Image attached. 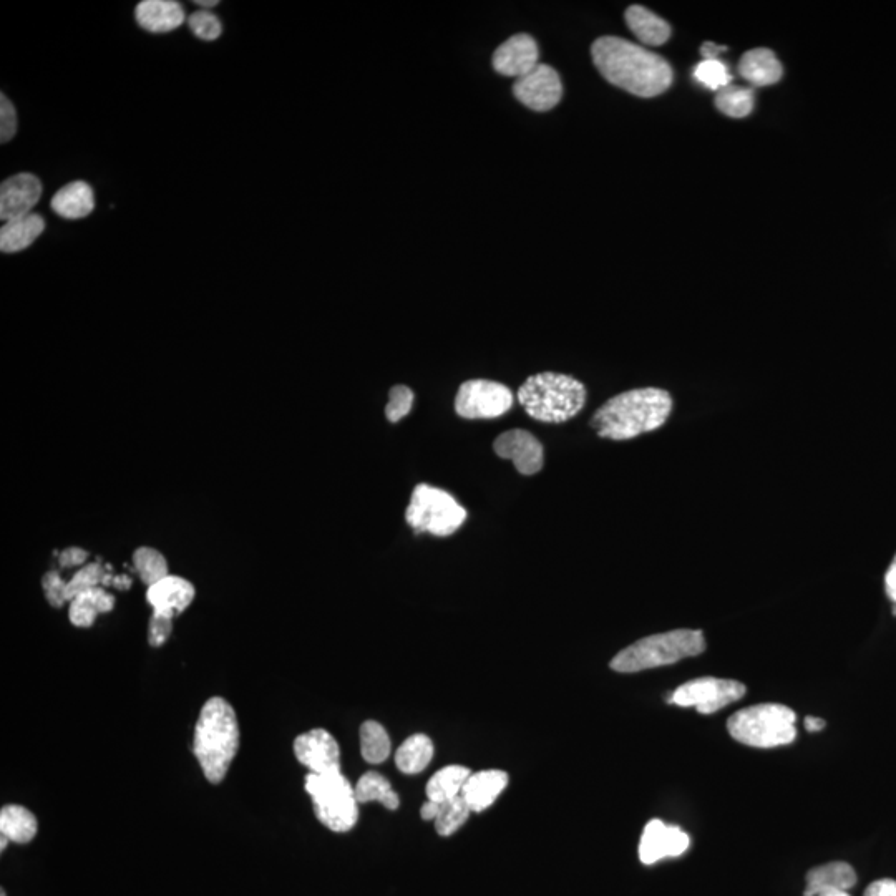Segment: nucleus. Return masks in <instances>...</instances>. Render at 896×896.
<instances>
[{
  "mask_svg": "<svg viewBox=\"0 0 896 896\" xmlns=\"http://www.w3.org/2000/svg\"><path fill=\"white\" fill-rule=\"evenodd\" d=\"M591 55L599 74L636 97H658L671 87L674 74L668 60L629 40L599 37Z\"/></svg>",
  "mask_w": 896,
  "mask_h": 896,
  "instance_id": "f257e3e1",
  "label": "nucleus"
},
{
  "mask_svg": "<svg viewBox=\"0 0 896 896\" xmlns=\"http://www.w3.org/2000/svg\"><path fill=\"white\" fill-rule=\"evenodd\" d=\"M672 412L668 390L646 387L614 395L591 417L601 439L629 440L661 429Z\"/></svg>",
  "mask_w": 896,
  "mask_h": 896,
  "instance_id": "f03ea898",
  "label": "nucleus"
},
{
  "mask_svg": "<svg viewBox=\"0 0 896 896\" xmlns=\"http://www.w3.org/2000/svg\"><path fill=\"white\" fill-rule=\"evenodd\" d=\"M239 749L236 712L223 697H211L196 722L193 750L211 784H221Z\"/></svg>",
  "mask_w": 896,
  "mask_h": 896,
  "instance_id": "7ed1b4c3",
  "label": "nucleus"
},
{
  "mask_svg": "<svg viewBox=\"0 0 896 896\" xmlns=\"http://www.w3.org/2000/svg\"><path fill=\"white\" fill-rule=\"evenodd\" d=\"M517 397L531 419L563 424L585 407L586 387L571 375L541 372L525 380Z\"/></svg>",
  "mask_w": 896,
  "mask_h": 896,
  "instance_id": "20e7f679",
  "label": "nucleus"
},
{
  "mask_svg": "<svg viewBox=\"0 0 896 896\" xmlns=\"http://www.w3.org/2000/svg\"><path fill=\"white\" fill-rule=\"evenodd\" d=\"M706 651L704 633L697 629H674L639 639L614 656L611 669L616 672H641L696 658Z\"/></svg>",
  "mask_w": 896,
  "mask_h": 896,
  "instance_id": "39448f33",
  "label": "nucleus"
},
{
  "mask_svg": "<svg viewBox=\"0 0 896 896\" xmlns=\"http://www.w3.org/2000/svg\"><path fill=\"white\" fill-rule=\"evenodd\" d=\"M797 716L782 704H759L736 712L727 721V731L737 742L757 749L787 746L797 737Z\"/></svg>",
  "mask_w": 896,
  "mask_h": 896,
  "instance_id": "423d86ee",
  "label": "nucleus"
},
{
  "mask_svg": "<svg viewBox=\"0 0 896 896\" xmlns=\"http://www.w3.org/2000/svg\"><path fill=\"white\" fill-rule=\"evenodd\" d=\"M311 797L316 817L322 825L336 833H346L356 827L359 819V802L351 782L342 772L309 774L304 782Z\"/></svg>",
  "mask_w": 896,
  "mask_h": 896,
  "instance_id": "0eeeda50",
  "label": "nucleus"
},
{
  "mask_svg": "<svg viewBox=\"0 0 896 896\" xmlns=\"http://www.w3.org/2000/svg\"><path fill=\"white\" fill-rule=\"evenodd\" d=\"M405 520L415 533L450 536L467 520V512L450 493L420 483L410 497Z\"/></svg>",
  "mask_w": 896,
  "mask_h": 896,
  "instance_id": "6e6552de",
  "label": "nucleus"
},
{
  "mask_svg": "<svg viewBox=\"0 0 896 896\" xmlns=\"http://www.w3.org/2000/svg\"><path fill=\"white\" fill-rule=\"evenodd\" d=\"M746 696V686L732 679L699 677L677 687L669 697L671 704L694 707L699 714H714Z\"/></svg>",
  "mask_w": 896,
  "mask_h": 896,
  "instance_id": "1a4fd4ad",
  "label": "nucleus"
},
{
  "mask_svg": "<svg viewBox=\"0 0 896 896\" xmlns=\"http://www.w3.org/2000/svg\"><path fill=\"white\" fill-rule=\"evenodd\" d=\"M512 407V390L493 380H467L460 385L455 397V412L462 419H497Z\"/></svg>",
  "mask_w": 896,
  "mask_h": 896,
  "instance_id": "9d476101",
  "label": "nucleus"
},
{
  "mask_svg": "<svg viewBox=\"0 0 896 896\" xmlns=\"http://www.w3.org/2000/svg\"><path fill=\"white\" fill-rule=\"evenodd\" d=\"M513 93L525 107L535 112H548L555 108L563 97V83L553 67L536 65L530 74L517 78Z\"/></svg>",
  "mask_w": 896,
  "mask_h": 896,
  "instance_id": "9b49d317",
  "label": "nucleus"
},
{
  "mask_svg": "<svg viewBox=\"0 0 896 896\" xmlns=\"http://www.w3.org/2000/svg\"><path fill=\"white\" fill-rule=\"evenodd\" d=\"M294 755L311 774L341 772V749L324 729H312L294 741Z\"/></svg>",
  "mask_w": 896,
  "mask_h": 896,
  "instance_id": "f8f14e48",
  "label": "nucleus"
},
{
  "mask_svg": "<svg viewBox=\"0 0 896 896\" xmlns=\"http://www.w3.org/2000/svg\"><path fill=\"white\" fill-rule=\"evenodd\" d=\"M691 845V838L681 828L666 825L661 820H651L644 827L643 837L639 842V858L644 865L664 860V858L681 857Z\"/></svg>",
  "mask_w": 896,
  "mask_h": 896,
  "instance_id": "ddd939ff",
  "label": "nucleus"
},
{
  "mask_svg": "<svg viewBox=\"0 0 896 896\" xmlns=\"http://www.w3.org/2000/svg\"><path fill=\"white\" fill-rule=\"evenodd\" d=\"M498 457L510 460L522 475H535L543 468V445L526 430H508L493 442Z\"/></svg>",
  "mask_w": 896,
  "mask_h": 896,
  "instance_id": "4468645a",
  "label": "nucleus"
},
{
  "mask_svg": "<svg viewBox=\"0 0 896 896\" xmlns=\"http://www.w3.org/2000/svg\"><path fill=\"white\" fill-rule=\"evenodd\" d=\"M42 196V183L30 173L10 176L0 186V218L7 221L17 220L34 211Z\"/></svg>",
  "mask_w": 896,
  "mask_h": 896,
  "instance_id": "2eb2a0df",
  "label": "nucleus"
},
{
  "mask_svg": "<svg viewBox=\"0 0 896 896\" xmlns=\"http://www.w3.org/2000/svg\"><path fill=\"white\" fill-rule=\"evenodd\" d=\"M493 69L505 77L520 78L540 65V50L536 40L528 34L513 35L503 42L492 59Z\"/></svg>",
  "mask_w": 896,
  "mask_h": 896,
  "instance_id": "dca6fc26",
  "label": "nucleus"
},
{
  "mask_svg": "<svg viewBox=\"0 0 896 896\" xmlns=\"http://www.w3.org/2000/svg\"><path fill=\"white\" fill-rule=\"evenodd\" d=\"M147 599L153 608V613L175 618L193 603L195 586L185 578L168 575L148 588Z\"/></svg>",
  "mask_w": 896,
  "mask_h": 896,
  "instance_id": "f3484780",
  "label": "nucleus"
},
{
  "mask_svg": "<svg viewBox=\"0 0 896 896\" xmlns=\"http://www.w3.org/2000/svg\"><path fill=\"white\" fill-rule=\"evenodd\" d=\"M508 785V774L503 770H482L470 775L463 787L462 797L472 812H483L495 804Z\"/></svg>",
  "mask_w": 896,
  "mask_h": 896,
  "instance_id": "a211bd4d",
  "label": "nucleus"
},
{
  "mask_svg": "<svg viewBox=\"0 0 896 896\" xmlns=\"http://www.w3.org/2000/svg\"><path fill=\"white\" fill-rule=\"evenodd\" d=\"M137 22L151 34H166L185 22V10L173 0H143L137 5Z\"/></svg>",
  "mask_w": 896,
  "mask_h": 896,
  "instance_id": "6ab92c4d",
  "label": "nucleus"
},
{
  "mask_svg": "<svg viewBox=\"0 0 896 896\" xmlns=\"http://www.w3.org/2000/svg\"><path fill=\"white\" fill-rule=\"evenodd\" d=\"M739 74L755 87H769L779 82L784 69L772 50L754 49L742 55Z\"/></svg>",
  "mask_w": 896,
  "mask_h": 896,
  "instance_id": "aec40b11",
  "label": "nucleus"
},
{
  "mask_svg": "<svg viewBox=\"0 0 896 896\" xmlns=\"http://www.w3.org/2000/svg\"><path fill=\"white\" fill-rule=\"evenodd\" d=\"M50 205L52 210L65 220L87 218L95 208L92 186L85 181H72L55 193Z\"/></svg>",
  "mask_w": 896,
  "mask_h": 896,
  "instance_id": "412c9836",
  "label": "nucleus"
},
{
  "mask_svg": "<svg viewBox=\"0 0 896 896\" xmlns=\"http://www.w3.org/2000/svg\"><path fill=\"white\" fill-rule=\"evenodd\" d=\"M857 883V873L845 862H830L807 873L804 896H817L825 890H850Z\"/></svg>",
  "mask_w": 896,
  "mask_h": 896,
  "instance_id": "4be33fe9",
  "label": "nucleus"
},
{
  "mask_svg": "<svg viewBox=\"0 0 896 896\" xmlns=\"http://www.w3.org/2000/svg\"><path fill=\"white\" fill-rule=\"evenodd\" d=\"M624 17H626L629 30L643 44L658 47V45L666 44L671 37V25L643 5H631L626 10Z\"/></svg>",
  "mask_w": 896,
  "mask_h": 896,
  "instance_id": "5701e85b",
  "label": "nucleus"
},
{
  "mask_svg": "<svg viewBox=\"0 0 896 896\" xmlns=\"http://www.w3.org/2000/svg\"><path fill=\"white\" fill-rule=\"evenodd\" d=\"M45 231V220L40 215L30 213L17 220L7 221L0 229V251L19 253L29 248L35 239Z\"/></svg>",
  "mask_w": 896,
  "mask_h": 896,
  "instance_id": "b1692460",
  "label": "nucleus"
},
{
  "mask_svg": "<svg viewBox=\"0 0 896 896\" xmlns=\"http://www.w3.org/2000/svg\"><path fill=\"white\" fill-rule=\"evenodd\" d=\"M115 606V598L103 588L87 591L70 601V623L77 628H90L98 614L110 613Z\"/></svg>",
  "mask_w": 896,
  "mask_h": 896,
  "instance_id": "393cba45",
  "label": "nucleus"
},
{
  "mask_svg": "<svg viewBox=\"0 0 896 896\" xmlns=\"http://www.w3.org/2000/svg\"><path fill=\"white\" fill-rule=\"evenodd\" d=\"M434 742L425 734H415L395 752V764L397 769L404 774H420L429 767L434 759Z\"/></svg>",
  "mask_w": 896,
  "mask_h": 896,
  "instance_id": "a878e982",
  "label": "nucleus"
},
{
  "mask_svg": "<svg viewBox=\"0 0 896 896\" xmlns=\"http://www.w3.org/2000/svg\"><path fill=\"white\" fill-rule=\"evenodd\" d=\"M470 769L463 765H448L440 769L427 784V797L437 804H445L448 800L462 795L463 787L470 779Z\"/></svg>",
  "mask_w": 896,
  "mask_h": 896,
  "instance_id": "bb28decb",
  "label": "nucleus"
},
{
  "mask_svg": "<svg viewBox=\"0 0 896 896\" xmlns=\"http://www.w3.org/2000/svg\"><path fill=\"white\" fill-rule=\"evenodd\" d=\"M0 835L20 845L32 842L37 835V819L25 807L7 805L0 810Z\"/></svg>",
  "mask_w": 896,
  "mask_h": 896,
  "instance_id": "cd10ccee",
  "label": "nucleus"
},
{
  "mask_svg": "<svg viewBox=\"0 0 896 896\" xmlns=\"http://www.w3.org/2000/svg\"><path fill=\"white\" fill-rule=\"evenodd\" d=\"M356 799L359 804H367V802H380L385 809H399V795L395 794L394 789L390 787L389 780L379 772H367L362 775L356 787Z\"/></svg>",
  "mask_w": 896,
  "mask_h": 896,
  "instance_id": "c85d7f7f",
  "label": "nucleus"
},
{
  "mask_svg": "<svg viewBox=\"0 0 896 896\" xmlns=\"http://www.w3.org/2000/svg\"><path fill=\"white\" fill-rule=\"evenodd\" d=\"M716 107L727 117H747L754 110V90L731 83L717 92Z\"/></svg>",
  "mask_w": 896,
  "mask_h": 896,
  "instance_id": "c756f323",
  "label": "nucleus"
},
{
  "mask_svg": "<svg viewBox=\"0 0 896 896\" xmlns=\"http://www.w3.org/2000/svg\"><path fill=\"white\" fill-rule=\"evenodd\" d=\"M392 750L390 737L379 722L367 721L361 727L362 757L369 764H380L387 760Z\"/></svg>",
  "mask_w": 896,
  "mask_h": 896,
  "instance_id": "7c9ffc66",
  "label": "nucleus"
},
{
  "mask_svg": "<svg viewBox=\"0 0 896 896\" xmlns=\"http://www.w3.org/2000/svg\"><path fill=\"white\" fill-rule=\"evenodd\" d=\"M133 566L140 580L150 588L168 576V563L160 551L150 546H142L133 553Z\"/></svg>",
  "mask_w": 896,
  "mask_h": 896,
  "instance_id": "2f4dec72",
  "label": "nucleus"
},
{
  "mask_svg": "<svg viewBox=\"0 0 896 896\" xmlns=\"http://www.w3.org/2000/svg\"><path fill=\"white\" fill-rule=\"evenodd\" d=\"M470 807L463 799L462 795H458L455 799L448 800L445 804L440 805V812L435 819V828L442 837H450L457 832L458 828L463 827V823L467 822L470 815Z\"/></svg>",
  "mask_w": 896,
  "mask_h": 896,
  "instance_id": "473e14b6",
  "label": "nucleus"
},
{
  "mask_svg": "<svg viewBox=\"0 0 896 896\" xmlns=\"http://www.w3.org/2000/svg\"><path fill=\"white\" fill-rule=\"evenodd\" d=\"M694 78L704 87L716 92L732 82L731 70L721 60H702L694 69Z\"/></svg>",
  "mask_w": 896,
  "mask_h": 896,
  "instance_id": "72a5a7b5",
  "label": "nucleus"
},
{
  "mask_svg": "<svg viewBox=\"0 0 896 896\" xmlns=\"http://www.w3.org/2000/svg\"><path fill=\"white\" fill-rule=\"evenodd\" d=\"M105 573H107V570H103L98 563H90V565L80 568L75 573L74 578L67 583V599L74 601L77 596L98 588V586L102 585Z\"/></svg>",
  "mask_w": 896,
  "mask_h": 896,
  "instance_id": "f704fd0d",
  "label": "nucleus"
},
{
  "mask_svg": "<svg viewBox=\"0 0 896 896\" xmlns=\"http://www.w3.org/2000/svg\"><path fill=\"white\" fill-rule=\"evenodd\" d=\"M414 405V392L407 385H395L389 392V404L385 407V417L392 424H397L410 414Z\"/></svg>",
  "mask_w": 896,
  "mask_h": 896,
  "instance_id": "c9c22d12",
  "label": "nucleus"
},
{
  "mask_svg": "<svg viewBox=\"0 0 896 896\" xmlns=\"http://www.w3.org/2000/svg\"><path fill=\"white\" fill-rule=\"evenodd\" d=\"M188 25L193 30V34L201 40H216L223 32V25L215 14H211L210 10H198L188 19Z\"/></svg>",
  "mask_w": 896,
  "mask_h": 896,
  "instance_id": "e433bc0d",
  "label": "nucleus"
},
{
  "mask_svg": "<svg viewBox=\"0 0 896 896\" xmlns=\"http://www.w3.org/2000/svg\"><path fill=\"white\" fill-rule=\"evenodd\" d=\"M42 586H44L45 598L49 601L50 606L54 608H62L69 599H67V583L62 580V576L57 571H49L42 578Z\"/></svg>",
  "mask_w": 896,
  "mask_h": 896,
  "instance_id": "4c0bfd02",
  "label": "nucleus"
},
{
  "mask_svg": "<svg viewBox=\"0 0 896 896\" xmlns=\"http://www.w3.org/2000/svg\"><path fill=\"white\" fill-rule=\"evenodd\" d=\"M17 112L9 98L4 93L0 95V142L7 143L15 137L17 133Z\"/></svg>",
  "mask_w": 896,
  "mask_h": 896,
  "instance_id": "58836bf2",
  "label": "nucleus"
},
{
  "mask_svg": "<svg viewBox=\"0 0 896 896\" xmlns=\"http://www.w3.org/2000/svg\"><path fill=\"white\" fill-rule=\"evenodd\" d=\"M171 631H173V618H168L165 614L153 613L148 626V643L153 648H160L170 639Z\"/></svg>",
  "mask_w": 896,
  "mask_h": 896,
  "instance_id": "ea45409f",
  "label": "nucleus"
},
{
  "mask_svg": "<svg viewBox=\"0 0 896 896\" xmlns=\"http://www.w3.org/2000/svg\"><path fill=\"white\" fill-rule=\"evenodd\" d=\"M88 553L83 550V548H78V546H70V548H65L59 556L60 566H64V568H74V566H80L87 561Z\"/></svg>",
  "mask_w": 896,
  "mask_h": 896,
  "instance_id": "a19ab883",
  "label": "nucleus"
},
{
  "mask_svg": "<svg viewBox=\"0 0 896 896\" xmlns=\"http://www.w3.org/2000/svg\"><path fill=\"white\" fill-rule=\"evenodd\" d=\"M865 896H896V880L883 878L868 885Z\"/></svg>",
  "mask_w": 896,
  "mask_h": 896,
  "instance_id": "79ce46f5",
  "label": "nucleus"
},
{
  "mask_svg": "<svg viewBox=\"0 0 896 896\" xmlns=\"http://www.w3.org/2000/svg\"><path fill=\"white\" fill-rule=\"evenodd\" d=\"M726 45H717L712 44V42H706V44H702L701 47V55L704 57V60H719V55L722 52H726Z\"/></svg>",
  "mask_w": 896,
  "mask_h": 896,
  "instance_id": "37998d69",
  "label": "nucleus"
},
{
  "mask_svg": "<svg viewBox=\"0 0 896 896\" xmlns=\"http://www.w3.org/2000/svg\"><path fill=\"white\" fill-rule=\"evenodd\" d=\"M885 588H887V595L896 603V558L885 576Z\"/></svg>",
  "mask_w": 896,
  "mask_h": 896,
  "instance_id": "c03bdc74",
  "label": "nucleus"
},
{
  "mask_svg": "<svg viewBox=\"0 0 896 896\" xmlns=\"http://www.w3.org/2000/svg\"><path fill=\"white\" fill-rule=\"evenodd\" d=\"M440 805L437 802H432V800H427V804H424L422 810H420V817L425 820V822H429V820L437 819V815L440 812Z\"/></svg>",
  "mask_w": 896,
  "mask_h": 896,
  "instance_id": "a18cd8bd",
  "label": "nucleus"
},
{
  "mask_svg": "<svg viewBox=\"0 0 896 896\" xmlns=\"http://www.w3.org/2000/svg\"><path fill=\"white\" fill-rule=\"evenodd\" d=\"M112 586L115 590L127 591L132 588V578L127 575L113 576Z\"/></svg>",
  "mask_w": 896,
  "mask_h": 896,
  "instance_id": "49530a36",
  "label": "nucleus"
},
{
  "mask_svg": "<svg viewBox=\"0 0 896 896\" xmlns=\"http://www.w3.org/2000/svg\"><path fill=\"white\" fill-rule=\"evenodd\" d=\"M805 727H807V731L819 732L825 727V721H822L819 717L809 716L805 719Z\"/></svg>",
  "mask_w": 896,
  "mask_h": 896,
  "instance_id": "de8ad7c7",
  "label": "nucleus"
},
{
  "mask_svg": "<svg viewBox=\"0 0 896 896\" xmlns=\"http://www.w3.org/2000/svg\"><path fill=\"white\" fill-rule=\"evenodd\" d=\"M817 896H850L847 890H825Z\"/></svg>",
  "mask_w": 896,
  "mask_h": 896,
  "instance_id": "09e8293b",
  "label": "nucleus"
},
{
  "mask_svg": "<svg viewBox=\"0 0 896 896\" xmlns=\"http://www.w3.org/2000/svg\"><path fill=\"white\" fill-rule=\"evenodd\" d=\"M196 5H200V7H205V9H210V7H215L218 5V0H208V2H201V0H196Z\"/></svg>",
  "mask_w": 896,
  "mask_h": 896,
  "instance_id": "8fccbe9b",
  "label": "nucleus"
},
{
  "mask_svg": "<svg viewBox=\"0 0 896 896\" xmlns=\"http://www.w3.org/2000/svg\"><path fill=\"white\" fill-rule=\"evenodd\" d=\"M2 838V843H0V852H4L5 847H7V843L10 842L9 838L5 837V835H0Z\"/></svg>",
  "mask_w": 896,
  "mask_h": 896,
  "instance_id": "3c124183",
  "label": "nucleus"
},
{
  "mask_svg": "<svg viewBox=\"0 0 896 896\" xmlns=\"http://www.w3.org/2000/svg\"><path fill=\"white\" fill-rule=\"evenodd\" d=\"M0 896H5L4 890H2V892H0Z\"/></svg>",
  "mask_w": 896,
  "mask_h": 896,
  "instance_id": "603ef678",
  "label": "nucleus"
}]
</instances>
